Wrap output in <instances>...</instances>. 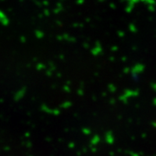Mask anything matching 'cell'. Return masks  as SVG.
<instances>
[{
  "instance_id": "cell-1",
  "label": "cell",
  "mask_w": 156,
  "mask_h": 156,
  "mask_svg": "<svg viewBox=\"0 0 156 156\" xmlns=\"http://www.w3.org/2000/svg\"><path fill=\"white\" fill-rule=\"evenodd\" d=\"M0 23L4 25H7L9 23V18L2 11H0Z\"/></svg>"
},
{
  "instance_id": "cell-2",
  "label": "cell",
  "mask_w": 156,
  "mask_h": 156,
  "mask_svg": "<svg viewBox=\"0 0 156 156\" xmlns=\"http://www.w3.org/2000/svg\"><path fill=\"white\" fill-rule=\"evenodd\" d=\"M44 13H45V15H49V14H50V11H48V10H45Z\"/></svg>"
},
{
  "instance_id": "cell-3",
  "label": "cell",
  "mask_w": 156,
  "mask_h": 156,
  "mask_svg": "<svg viewBox=\"0 0 156 156\" xmlns=\"http://www.w3.org/2000/svg\"><path fill=\"white\" fill-rule=\"evenodd\" d=\"M0 1H4V0H0Z\"/></svg>"
}]
</instances>
